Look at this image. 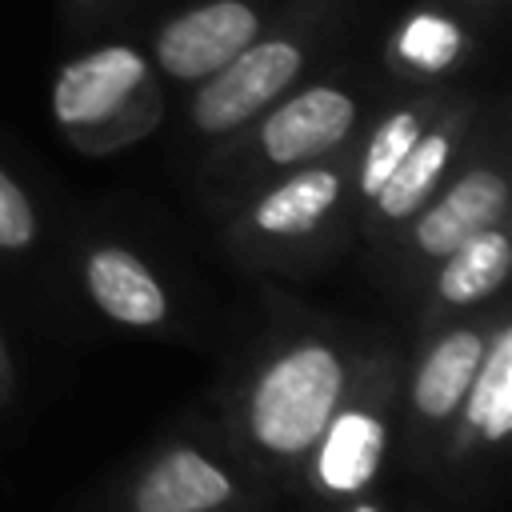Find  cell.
Masks as SVG:
<instances>
[{"label":"cell","instance_id":"obj_1","mask_svg":"<svg viewBox=\"0 0 512 512\" xmlns=\"http://www.w3.org/2000/svg\"><path fill=\"white\" fill-rule=\"evenodd\" d=\"M340 364L328 348L308 344L276 360L252 392V432L272 452L308 448L332 420L340 396Z\"/></svg>","mask_w":512,"mask_h":512},{"label":"cell","instance_id":"obj_2","mask_svg":"<svg viewBox=\"0 0 512 512\" xmlns=\"http://www.w3.org/2000/svg\"><path fill=\"white\" fill-rule=\"evenodd\" d=\"M304 68V40L300 36H256L240 48L220 72L200 80L192 96V124L200 132H232L248 124L256 112L276 104Z\"/></svg>","mask_w":512,"mask_h":512},{"label":"cell","instance_id":"obj_3","mask_svg":"<svg viewBox=\"0 0 512 512\" xmlns=\"http://www.w3.org/2000/svg\"><path fill=\"white\" fill-rule=\"evenodd\" d=\"M152 100V68L132 44H104L68 60L52 80V116L60 128H104Z\"/></svg>","mask_w":512,"mask_h":512},{"label":"cell","instance_id":"obj_4","mask_svg":"<svg viewBox=\"0 0 512 512\" xmlns=\"http://www.w3.org/2000/svg\"><path fill=\"white\" fill-rule=\"evenodd\" d=\"M260 32L264 12L252 0H204L156 28L152 60L172 80H208Z\"/></svg>","mask_w":512,"mask_h":512},{"label":"cell","instance_id":"obj_5","mask_svg":"<svg viewBox=\"0 0 512 512\" xmlns=\"http://www.w3.org/2000/svg\"><path fill=\"white\" fill-rule=\"evenodd\" d=\"M356 124V100L336 84H312L280 100L260 124V148L272 164H300L332 152Z\"/></svg>","mask_w":512,"mask_h":512},{"label":"cell","instance_id":"obj_6","mask_svg":"<svg viewBox=\"0 0 512 512\" xmlns=\"http://www.w3.org/2000/svg\"><path fill=\"white\" fill-rule=\"evenodd\" d=\"M508 208V184L492 168L464 172L416 224V244L432 256H448L468 236L492 228Z\"/></svg>","mask_w":512,"mask_h":512},{"label":"cell","instance_id":"obj_7","mask_svg":"<svg viewBox=\"0 0 512 512\" xmlns=\"http://www.w3.org/2000/svg\"><path fill=\"white\" fill-rule=\"evenodd\" d=\"M232 496V484L200 452H168L136 488V512H208Z\"/></svg>","mask_w":512,"mask_h":512},{"label":"cell","instance_id":"obj_8","mask_svg":"<svg viewBox=\"0 0 512 512\" xmlns=\"http://www.w3.org/2000/svg\"><path fill=\"white\" fill-rule=\"evenodd\" d=\"M88 288H92L96 304L124 324H156L168 308L164 292L148 276V268L120 248H100L88 260Z\"/></svg>","mask_w":512,"mask_h":512},{"label":"cell","instance_id":"obj_9","mask_svg":"<svg viewBox=\"0 0 512 512\" xmlns=\"http://www.w3.org/2000/svg\"><path fill=\"white\" fill-rule=\"evenodd\" d=\"M336 196H340V176L332 168H304L256 204V228L276 236L308 232L336 204Z\"/></svg>","mask_w":512,"mask_h":512},{"label":"cell","instance_id":"obj_10","mask_svg":"<svg viewBox=\"0 0 512 512\" xmlns=\"http://www.w3.org/2000/svg\"><path fill=\"white\" fill-rule=\"evenodd\" d=\"M484 360V344L476 332H452L436 344L416 376V408L424 416H448L468 392L476 368Z\"/></svg>","mask_w":512,"mask_h":512},{"label":"cell","instance_id":"obj_11","mask_svg":"<svg viewBox=\"0 0 512 512\" xmlns=\"http://www.w3.org/2000/svg\"><path fill=\"white\" fill-rule=\"evenodd\" d=\"M452 156V128H424L416 136V144L408 148V156L388 172V180L376 192V204L384 216H408L416 212V204L428 196V188L440 180L444 164Z\"/></svg>","mask_w":512,"mask_h":512},{"label":"cell","instance_id":"obj_12","mask_svg":"<svg viewBox=\"0 0 512 512\" xmlns=\"http://www.w3.org/2000/svg\"><path fill=\"white\" fill-rule=\"evenodd\" d=\"M508 264H512L508 236L500 228H484L448 252V264L440 272V292L452 304H472L492 288H500V280L508 276Z\"/></svg>","mask_w":512,"mask_h":512},{"label":"cell","instance_id":"obj_13","mask_svg":"<svg viewBox=\"0 0 512 512\" xmlns=\"http://www.w3.org/2000/svg\"><path fill=\"white\" fill-rule=\"evenodd\" d=\"M464 44H468L464 28L452 16L416 8L392 32V60H400L404 68H412L420 76H440L464 56Z\"/></svg>","mask_w":512,"mask_h":512},{"label":"cell","instance_id":"obj_14","mask_svg":"<svg viewBox=\"0 0 512 512\" xmlns=\"http://www.w3.org/2000/svg\"><path fill=\"white\" fill-rule=\"evenodd\" d=\"M384 448V428L368 416V412H348L332 424L324 456H320V476L328 488L336 492H352L360 484H368V476L376 472Z\"/></svg>","mask_w":512,"mask_h":512},{"label":"cell","instance_id":"obj_15","mask_svg":"<svg viewBox=\"0 0 512 512\" xmlns=\"http://www.w3.org/2000/svg\"><path fill=\"white\" fill-rule=\"evenodd\" d=\"M468 392H472L468 420L484 428L488 440H504L512 428V336L508 332L496 336V348L480 360V380L468 384Z\"/></svg>","mask_w":512,"mask_h":512},{"label":"cell","instance_id":"obj_16","mask_svg":"<svg viewBox=\"0 0 512 512\" xmlns=\"http://www.w3.org/2000/svg\"><path fill=\"white\" fill-rule=\"evenodd\" d=\"M420 132H424V104H404L392 116H384V124L372 132L364 164H360V192L376 196L380 184L388 180V172L408 156V148L416 144Z\"/></svg>","mask_w":512,"mask_h":512},{"label":"cell","instance_id":"obj_17","mask_svg":"<svg viewBox=\"0 0 512 512\" xmlns=\"http://www.w3.org/2000/svg\"><path fill=\"white\" fill-rule=\"evenodd\" d=\"M32 232H36L32 204L16 188V180L0 168V248H24L32 240Z\"/></svg>","mask_w":512,"mask_h":512},{"label":"cell","instance_id":"obj_18","mask_svg":"<svg viewBox=\"0 0 512 512\" xmlns=\"http://www.w3.org/2000/svg\"><path fill=\"white\" fill-rule=\"evenodd\" d=\"M356 512H376V508H356Z\"/></svg>","mask_w":512,"mask_h":512}]
</instances>
